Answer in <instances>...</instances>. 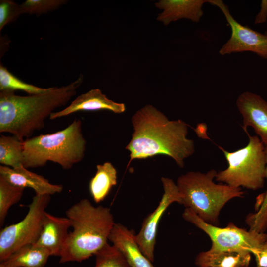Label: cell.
Here are the masks:
<instances>
[{
	"instance_id": "f546056e",
	"label": "cell",
	"mask_w": 267,
	"mask_h": 267,
	"mask_svg": "<svg viewBox=\"0 0 267 267\" xmlns=\"http://www.w3.org/2000/svg\"><path fill=\"white\" fill-rule=\"evenodd\" d=\"M265 34H266V35H267V31H266V32H265Z\"/></svg>"
},
{
	"instance_id": "83f0119b",
	"label": "cell",
	"mask_w": 267,
	"mask_h": 267,
	"mask_svg": "<svg viewBox=\"0 0 267 267\" xmlns=\"http://www.w3.org/2000/svg\"><path fill=\"white\" fill-rule=\"evenodd\" d=\"M260 6V10L255 18L256 24L265 23L267 19V0H262Z\"/></svg>"
},
{
	"instance_id": "2e32d148",
	"label": "cell",
	"mask_w": 267,
	"mask_h": 267,
	"mask_svg": "<svg viewBox=\"0 0 267 267\" xmlns=\"http://www.w3.org/2000/svg\"><path fill=\"white\" fill-rule=\"evenodd\" d=\"M208 0H161L156 7L163 9L157 20L167 25L171 22L187 19L198 22L203 15L202 7Z\"/></svg>"
},
{
	"instance_id": "d4e9b609",
	"label": "cell",
	"mask_w": 267,
	"mask_h": 267,
	"mask_svg": "<svg viewBox=\"0 0 267 267\" xmlns=\"http://www.w3.org/2000/svg\"><path fill=\"white\" fill-rule=\"evenodd\" d=\"M65 0H27L21 4L23 13L39 15L53 11L67 2Z\"/></svg>"
},
{
	"instance_id": "5b68a950",
	"label": "cell",
	"mask_w": 267,
	"mask_h": 267,
	"mask_svg": "<svg viewBox=\"0 0 267 267\" xmlns=\"http://www.w3.org/2000/svg\"><path fill=\"white\" fill-rule=\"evenodd\" d=\"M217 174L214 169L207 173L190 171L179 176L176 183L181 196V204L205 222L216 226L220 212L226 203L244 195L241 188L215 183L213 179Z\"/></svg>"
},
{
	"instance_id": "3957f363",
	"label": "cell",
	"mask_w": 267,
	"mask_h": 267,
	"mask_svg": "<svg viewBox=\"0 0 267 267\" xmlns=\"http://www.w3.org/2000/svg\"><path fill=\"white\" fill-rule=\"evenodd\" d=\"M66 215L73 229L69 232L60 263L81 262L108 243L115 223L109 208L94 206L88 199H83L71 206Z\"/></svg>"
},
{
	"instance_id": "cb8c5ba5",
	"label": "cell",
	"mask_w": 267,
	"mask_h": 267,
	"mask_svg": "<svg viewBox=\"0 0 267 267\" xmlns=\"http://www.w3.org/2000/svg\"><path fill=\"white\" fill-rule=\"evenodd\" d=\"M266 157V178H267V147L265 146ZM260 202L255 213L249 214L246 222L250 230L258 233H264L267 228V190L259 197Z\"/></svg>"
},
{
	"instance_id": "52a82bcc",
	"label": "cell",
	"mask_w": 267,
	"mask_h": 267,
	"mask_svg": "<svg viewBox=\"0 0 267 267\" xmlns=\"http://www.w3.org/2000/svg\"><path fill=\"white\" fill-rule=\"evenodd\" d=\"M50 201L49 195L36 194L28 205V212L24 219L0 230V262L23 246L35 244L42 229L45 209Z\"/></svg>"
},
{
	"instance_id": "e0dca14e",
	"label": "cell",
	"mask_w": 267,
	"mask_h": 267,
	"mask_svg": "<svg viewBox=\"0 0 267 267\" xmlns=\"http://www.w3.org/2000/svg\"><path fill=\"white\" fill-rule=\"evenodd\" d=\"M251 259L248 252L214 250L199 253L195 263L198 267H242L249 266Z\"/></svg>"
},
{
	"instance_id": "44dd1931",
	"label": "cell",
	"mask_w": 267,
	"mask_h": 267,
	"mask_svg": "<svg viewBox=\"0 0 267 267\" xmlns=\"http://www.w3.org/2000/svg\"><path fill=\"white\" fill-rule=\"evenodd\" d=\"M24 188L14 185L0 175V226H2L10 208L21 199Z\"/></svg>"
},
{
	"instance_id": "6da1fadb",
	"label": "cell",
	"mask_w": 267,
	"mask_h": 267,
	"mask_svg": "<svg viewBox=\"0 0 267 267\" xmlns=\"http://www.w3.org/2000/svg\"><path fill=\"white\" fill-rule=\"evenodd\" d=\"M134 131L126 147L132 160L162 154L171 157L180 168L195 151L194 140L187 138L188 126L181 120L170 121L151 105L137 110L132 118Z\"/></svg>"
},
{
	"instance_id": "30bf717a",
	"label": "cell",
	"mask_w": 267,
	"mask_h": 267,
	"mask_svg": "<svg viewBox=\"0 0 267 267\" xmlns=\"http://www.w3.org/2000/svg\"><path fill=\"white\" fill-rule=\"evenodd\" d=\"M164 193L158 205L144 220L135 239L141 250L152 262L154 260V248L160 221L169 206L174 202L181 204V196L177 184L170 178L162 177Z\"/></svg>"
},
{
	"instance_id": "484cf974",
	"label": "cell",
	"mask_w": 267,
	"mask_h": 267,
	"mask_svg": "<svg viewBox=\"0 0 267 267\" xmlns=\"http://www.w3.org/2000/svg\"><path fill=\"white\" fill-rule=\"evenodd\" d=\"M23 14L21 5L10 0L0 1V31Z\"/></svg>"
},
{
	"instance_id": "4fadbf2b",
	"label": "cell",
	"mask_w": 267,
	"mask_h": 267,
	"mask_svg": "<svg viewBox=\"0 0 267 267\" xmlns=\"http://www.w3.org/2000/svg\"><path fill=\"white\" fill-rule=\"evenodd\" d=\"M102 110L120 114L125 111L126 107L123 103L115 102L108 99L99 89H92L79 95L65 109L52 113L49 119H55L80 111Z\"/></svg>"
},
{
	"instance_id": "9c48e42d",
	"label": "cell",
	"mask_w": 267,
	"mask_h": 267,
	"mask_svg": "<svg viewBox=\"0 0 267 267\" xmlns=\"http://www.w3.org/2000/svg\"><path fill=\"white\" fill-rule=\"evenodd\" d=\"M208 3L216 6L222 11L231 30L230 38L219 50L221 55L250 51L267 59V35L240 24L232 16L222 0H208Z\"/></svg>"
},
{
	"instance_id": "8fae6325",
	"label": "cell",
	"mask_w": 267,
	"mask_h": 267,
	"mask_svg": "<svg viewBox=\"0 0 267 267\" xmlns=\"http://www.w3.org/2000/svg\"><path fill=\"white\" fill-rule=\"evenodd\" d=\"M236 106L243 117V129L252 127L267 147V101L258 94L245 91L237 97Z\"/></svg>"
},
{
	"instance_id": "5bb4252c",
	"label": "cell",
	"mask_w": 267,
	"mask_h": 267,
	"mask_svg": "<svg viewBox=\"0 0 267 267\" xmlns=\"http://www.w3.org/2000/svg\"><path fill=\"white\" fill-rule=\"evenodd\" d=\"M0 175L12 184L33 189L36 195H53L59 193L63 190L61 184H53L43 176L27 170L23 166L12 168L0 166Z\"/></svg>"
},
{
	"instance_id": "ffe728a7",
	"label": "cell",
	"mask_w": 267,
	"mask_h": 267,
	"mask_svg": "<svg viewBox=\"0 0 267 267\" xmlns=\"http://www.w3.org/2000/svg\"><path fill=\"white\" fill-rule=\"evenodd\" d=\"M22 142L16 136L1 135L0 137V163L12 168L23 166Z\"/></svg>"
},
{
	"instance_id": "7c38bea8",
	"label": "cell",
	"mask_w": 267,
	"mask_h": 267,
	"mask_svg": "<svg viewBox=\"0 0 267 267\" xmlns=\"http://www.w3.org/2000/svg\"><path fill=\"white\" fill-rule=\"evenodd\" d=\"M70 227L67 217H57L45 212L40 235L34 245L46 249L50 256L60 257Z\"/></svg>"
},
{
	"instance_id": "ba28073f",
	"label": "cell",
	"mask_w": 267,
	"mask_h": 267,
	"mask_svg": "<svg viewBox=\"0 0 267 267\" xmlns=\"http://www.w3.org/2000/svg\"><path fill=\"white\" fill-rule=\"evenodd\" d=\"M182 217L208 235L212 242L211 249L214 250L251 253L267 241L265 233L247 231L232 222L225 227H219L205 222L189 208H185Z\"/></svg>"
},
{
	"instance_id": "ac0fdd59",
	"label": "cell",
	"mask_w": 267,
	"mask_h": 267,
	"mask_svg": "<svg viewBox=\"0 0 267 267\" xmlns=\"http://www.w3.org/2000/svg\"><path fill=\"white\" fill-rule=\"evenodd\" d=\"M50 254L34 244L20 248L0 263V267H44Z\"/></svg>"
},
{
	"instance_id": "d6986e66",
	"label": "cell",
	"mask_w": 267,
	"mask_h": 267,
	"mask_svg": "<svg viewBox=\"0 0 267 267\" xmlns=\"http://www.w3.org/2000/svg\"><path fill=\"white\" fill-rule=\"evenodd\" d=\"M117 171L111 163L106 162L96 166L95 175L89 183V191L94 201H103L113 186L117 184Z\"/></svg>"
},
{
	"instance_id": "9a60e30c",
	"label": "cell",
	"mask_w": 267,
	"mask_h": 267,
	"mask_svg": "<svg viewBox=\"0 0 267 267\" xmlns=\"http://www.w3.org/2000/svg\"><path fill=\"white\" fill-rule=\"evenodd\" d=\"M108 240L121 252L131 267H155L141 250L133 230L115 223Z\"/></svg>"
},
{
	"instance_id": "7402d4cb",
	"label": "cell",
	"mask_w": 267,
	"mask_h": 267,
	"mask_svg": "<svg viewBox=\"0 0 267 267\" xmlns=\"http://www.w3.org/2000/svg\"><path fill=\"white\" fill-rule=\"evenodd\" d=\"M51 87L43 88L25 83L11 74L1 64L0 66V90L24 91L29 95L44 93L49 91Z\"/></svg>"
},
{
	"instance_id": "603a6c76",
	"label": "cell",
	"mask_w": 267,
	"mask_h": 267,
	"mask_svg": "<svg viewBox=\"0 0 267 267\" xmlns=\"http://www.w3.org/2000/svg\"><path fill=\"white\" fill-rule=\"evenodd\" d=\"M95 256L94 267H131L121 252L107 243Z\"/></svg>"
},
{
	"instance_id": "8992f818",
	"label": "cell",
	"mask_w": 267,
	"mask_h": 267,
	"mask_svg": "<svg viewBox=\"0 0 267 267\" xmlns=\"http://www.w3.org/2000/svg\"><path fill=\"white\" fill-rule=\"evenodd\" d=\"M249 142L244 147L229 152L218 146L223 152L228 167L217 172L215 180L231 187L256 190L264 187L266 178L265 146L258 136L250 135L244 130Z\"/></svg>"
},
{
	"instance_id": "f1b7e54d",
	"label": "cell",
	"mask_w": 267,
	"mask_h": 267,
	"mask_svg": "<svg viewBox=\"0 0 267 267\" xmlns=\"http://www.w3.org/2000/svg\"><path fill=\"white\" fill-rule=\"evenodd\" d=\"M242 267H248V266H243Z\"/></svg>"
},
{
	"instance_id": "4dcf8cb0",
	"label": "cell",
	"mask_w": 267,
	"mask_h": 267,
	"mask_svg": "<svg viewBox=\"0 0 267 267\" xmlns=\"http://www.w3.org/2000/svg\"></svg>"
},
{
	"instance_id": "7a4b0ae2",
	"label": "cell",
	"mask_w": 267,
	"mask_h": 267,
	"mask_svg": "<svg viewBox=\"0 0 267 267\" xmlns=\"http://www.w3.org/2000/svg\"><path fill=\"white\" fill-rule=\"evenodd\" d=\"M80 74L70 84L51 87L45 92L20 96L13 91L0 92V133H8L21 141L42 129L45 120L57 108L65 105L76 94L83 82Z\"/></svg>"
},
{
	"instance_id": "277c9868",
	"label": "cell",
	"mask_w": 267,
	"mask_h": 267,
	"mask_svg": "<svg viewBox=\"0 0 267 267\" xmlns=\"http://www.w3.org/2000/svg\"><path fill=\"white\" fill-rule=\"evenodd\" d=\"M22 144L25 168L41 167L52 162L64 170L70 169L84 157L86 141L82 122L75 119L61 131L26 138Z\"/></svg>"
},
{
	"instance_id": "4316f807",
	"label": "cell",
	"mask_w": 267,
	"mask_h": 267,
	"mask_svg": "<svg viewBox=\"0 0 267 267\" xmlns=\"http://www.w3.org/2000/svg\"><path fill=\"white\" fill-rule=\"evenodd\" d=\"M255 257L258 267H267V241L252 251Z\"/></svg>"
}]
</instances>
